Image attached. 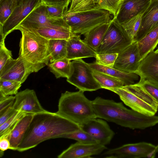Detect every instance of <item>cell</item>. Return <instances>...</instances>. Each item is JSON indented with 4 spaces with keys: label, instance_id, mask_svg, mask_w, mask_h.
<instances>
[{
    "label": "cell",
    "instance_id": "obj_1",
    "mask_svg": "<svg viewBox=\"0 0 158 158\" xmlns=\"http://www.w3.org/2000/svg\"><path fill=\"white\" fill-rule=\"evenodd\" d=\"M80 129V126L56 112L47 111L33 114L17 151L23 152L48 139Z\"/></svg>",
    "mask_w": 158,
    "mask_h": 158
},
{
    "label": "cell",
    "instance_id": "obj_2",
    "mask_svg": "<svg viewBox=\"0 0 158 158\" xmlns=\"http://www.w3.org/2000/svg\"><path fill=\"white\" fill-rule=\"evenodd\" d=\"M92 102L97 118L122 127L143 130L158 124V116H148L128 109L122 102L98 96Z\"/></svg>",
    "mask_w": 158,
    "mask_h": 158
},
{
    "label": "cell",
    "instance_id": "obj_3",
    "mask_svg": "<svg viewBox=\"0 0 158 158\" xmlns=\"http://www.w3.org/2000/svg\"><path fill=\"white\" fill-rule=\"evenodd\" d=\"M15 30L22 33L19 55L31 73L37 72L48 65L49 40L21 26Z\"/></svg>",
    "mask_w": 158,
    "mask_h": 158
},
{
    "label": "cell",
    "instance_id": "obj_4",
    "mask_svg": "<svg viewBox=\"0 0 158 158\" xmlns=\"http://www.w3.org/2000/svg\"><path fill=\"white\" fill-rule=\"evenodd\" d=\"M81 90L66 91L59 99L56 113L80 126L88 120L97 117L92 101L88 99Z\"/></svg>",
    "mask_w": 158,
    "mask_h": 158
},
{
    "label": "cell",
    "instance_id": "obj_5",
    "mask_svg": "<svg viewBox=\"0 0 158 158\" xmlns=\"http://www.w3.org/2000/svg\"><path fill=\"white\" fill-rule=\"evenodd\" d=\"M108 90L116 94L126 105L139 113L152 116L158 110L156 102L138 83Z\"/></svg>",
    "mask_w": 158,
    "mask_h": 158
},
{
    "label": "cell",
    "instance_id": "obj_6",
    "mask_svg": "<svg viewBox=\"0 0 158 158\" xmlns=\"http://www.w3.org/2000/svg\"><path fill=\"white\" fill-rule=\"evenodd\" d=\"M110 13L106 10L94 8L74 12L64 11L63 18L75 35H85L95 27L111 20Z\"/></svg>",
    "mask_w": 158,
    "mask_h": 158
},
{
    "label": "cell",
    "instance_id": "obj_7",
    "mask_svg": "<svg viewBox=\"0 0 158 158\" xmlns=\"http://www.w3.org/2000/svg\"><path fill=\"white\" fill-rule=\"evenodd\" d=\"M133 41L121 25L113 19L96 52L97 53H118Z\"/></svg>",
    "mask_w": 158,
    "mask_h": 158
},
{
    "label": "cell",
    "instance_id": "obj_8",
    "mask_svg": "<svg viewBox=\"0 0 158 158\" xmlns=\"http://www.w3.org/2000/svg\"><path fill=\"white\" fill-rule=\"evenodd\" d=\"M72 71L67 81L84 92L95 91L102 88L94 77L93 70L88 63L82 59L73 60L71 62Z\"/></svg>",
    "mask_w": 158,
    "mask_h": 158
},
{
    "label": "cell",
    "instance_id": "obj_9",
    "mask_svg": "<svg viewBox=\"0 0 158 158\" xmlns=\"http://www.w3.org/2000/svg\"><path fill=\"white\" fill-rule=\"evenodd\" d=\"M158 152V146L146 142L128 143L111 149L102 154L106 158H153Z\"/></svg>",
    "mask_w": 158,
    "mask_h": 158
},
{
    "label": "cell",
    "instance_id": "obj_10",
    "mask_svg": "<svg viewBox=\"0 0 158 158\" xmlns=\"http://www.w3.org/2000/svg\"><path fill=\"white\" fill-rule=\"evenodd\" d=\"M43 3L41 0H23L15 7L12 14L2 25H0L1 40L18 26L35 8Z\"/></svg>",
    "mask_w": 158,
    "mask_h": 158
},
{
    "label": "cell",
    "instance_id": "obj_11",
    "mask_svg": "<svg viewBox=\"0 0 158 158\" xmlns=\"http://www.w3.org/2000/svg\"><path fill=\"white\" fill-rule=\"evenodd\" d=\"M68 25L63 18L52 17L48 13L42 3L33 10L19 26L27 29L52 26Z\"/></svg>",
    "mask_w": 158,
    "mask_h": 158
},
{
    "label": "cell",
    "instance_id": "obj_12",
    "mask_svg": "<svg viewBox=\"0 0 158 158\" xmlns=\"http://www.w3.org/2000/svg\"><path fill=\"white\" fill-rule=\"evenodd\" d=\"M142 60L137 41H133L118 53L113 67L124 72L135 73Z\"/></svg>",
    "mask_w": 158,
    "mask_h": 158
},
{
    "label": "cell",
    "instance_id": "obj_13",
    "mask_svg": "<svg viewBox=\"0 0 158 158\" xmlns=\"http://www.w3.org/2000/svg\"><path fill=\"white\" fill-rule=\"evenodd\" d=\"M97 142L106 146L110 143L115 133L105 121L97 118L91 119L80 126Z\"/></svg>",
    "mask_w": 158,
    "mask_h": 158
},
{
    "label": "cell",
    "instance_id": "obj_14",
    "mask_svg": "<svg viewBox=\"0 0 158 158\" xmlns=\"http://www.w3.org/2000/svg\"><path fill=\"white\" fill-rule=\"evenodd\" d=\"M15 96L13 107L17 111L35 114L47 111L41 105L34 90L27 89L18 92Z\"/></svg>",
    "mask_w": 158,
    "mask_h": 158
},
{
    "label": "cell",
    "instance_id": "obj_15",
    "mask_svg": "<svg viewBox=\"0 0 158 158\" xmlns=\"http://www.w3.org/2000/svg\"><path fill=\"white\" fill-rule=\"evenodd\" d=\"M98 143H85L77 142L71 144L57 156L58 158H88L98 155L106 149Z\"/></svg>",
    "mask_w": 158,
    "mask_h": 158
},
{
    "label": "cell",
    "instance_id": "obj_16",
    "mask_svg": "<svg viewBox=\"0 0 158 158\" xmlns=\"http://www.w3.org/2000/svg\"><path fill=\"white\" fill-rule=\"evenodd\" d=\"M31 73L19 55L16 59L12 57L0 70V79L15 81L23 83Z\"/></svg>",
    "mask_w": 158,
    "mask_h": 158
},
{
    "label": "cell",
    "instance_id": "obj_17",
    "mask_svg": "<svg viewBox=\"0 0 158 158\" xmlns=\"http://www.w3.org/2000/svg\"><path fill=\"white\" fill-rule=\"evenodd\" d=\"M151 0H123L115 18L121 24L131 18L143 13L149 5Z\"/></svg>",
    "mask_w": 158,
    "mask_h": 158
},
{
    "label": "cell",
    "instance_id": "obj_18",
    "mask_svg": "<svg viewBox=\"0 0 158 158\" xmlns=\"http://www.w3.org/2000/svg\"><path fill=\"white\" fill-rule=\"evenodd\" d=\"M139 81H146L158 85V53L154 51L148 53L141 60L135 73Z\"/></svg>",
    "mask_w": 158,
    "mask_h": 158
},
{
    "label": "cell",
    "instance_id": "obj_19",
    "mask_svg": "<svg viewBox=\"0 0 158 158\" xmlns=\"http://www.w3.org/2000/svg\"><path fill=\"white\" fill-rule=\"evenodd\" d=\"M66 57L70 60L94 57L96 52L81 40L79 35H74L67 40Z\"/></svg>",
    "mask_w": 158,
    "mask_h": 158
},
{
    "label": "cell",
    "instance_id": "obj_20",
    "mask_svg": "<svg viewBox=\"0 0 158 158\" xmlns=\"http://www.w3.org/2000/svg\"><path fill=\"white\" fill-rule=\"evenodd\" d=\"M158 26V0H151L142 14L139 29L133 41H138Z\"/></svg>",
    "mask_w": 158,
    "mask_h": 158
},
{
    "label": "cell",
    "instance_id": "obj_21",
    "mask_svg": "<svg viewBox=\"0 0 158 158\" xmlns=\"http://www.w3.org/2000/svg\"><path fill=\"white\" fill-rule=\"evenodd\" d=\"M33 114H25L18 120L9 134L0 136L8 138L10 143V149L17 150L29 126Z\"/></svg>",
    "mask_w": 158,
    "mask_h": 158
},
{
    "label": "cell",
    "instance_id": "obj_22",
    "mask_svg": "<svg viewBox=\"0 0 158 158\" xmlns=\"http://www.w3.org/2000/svg\"><path fill=\"white\" fill-rule=\"evenodd\" d=\"M88 64L94 71L103 73L119 79L124 83V86L135 83V81H138L140 77L136 73L124 72L113 67L101 65L96 61Z\"/></svg>",
    "mask_w": 158,
    "mask_h": 158
},
{
    "label": "cell",
    "instance_id": "obj_23",
    "mask_svg": "<svg viewBox=\"0 0 158 158\" xmlns=\"http://www.w3.org/2000/svg\"><path fill=\"white\" fill-rule=\"evenodd\" d=\"M27 29L49 40H68L75 35L72 32L68 25L48 26Z\"/></svg>",
    "mask_w": 158,
    "mask_h": 158
},
{
    "label": "cell",
    "instance_id": "obj_24",
    "mask_svg": "<svg viewBox=\"0 0 158 158\" xmlns=\"http://www.w3.org/2000/svg\"><path fill=\"white\" fill-rule=\"evenodd\" d=\"M140 57L142 60L153 51L158 44V26L137 41Z\"/></svg>",
    "mask_w": 158,
    "mask_h": 158
},
{
    "label": "cell",
    "instance_id": "obj_25",
    "mask_svg": "<svg viewBox=\"0 0 158 158\" xmlns=\"http://www.w3.org/2000/svg\"><path fill=\"white\" fill-rule=\"evenodd\" d=\"M110 22L100 25L84 35L85 37L83 40L96 52L102 41Z\"/></svg>",
    "mask_w": 158,
    "mask_h": 158
},
{
    "label": "cell",
    "instance_id": "obj_26",
    "mask_svg": "<svg viewBox=\"0 0 158 158\" xmlns=\"http://www.w3.org/2000/svg\"><path fill=\"white\" fill-rule=\"evenodd\" d=\"M67 40V39L49 40L48 49L50 63L66 57Z\"/></svg>",
    "mask_w": 158,
    "mask_h": 158
},
{
    "label": "cell",
    "instance_id": "obj_27",
    "mask_svg": "<svg viewBox=\"0 0 158 158\" xmlns=\"http://www.w3.org/2000/svg\"><path fill=\"white\" fill-rule=\"evenodd\" d=\"M50 71L56 78H68L71 72L72 63L66 57L51 62L48 65Z\"/></svg>",
    "mask_w": 158,
    "mask_h": 158
},
{
    "label": "cell",
    "instance_id": "obj_28",
    "mask_svg": "<svg viewBox=\"0 0 158 158\" xmlns=\"http://www.w3.org/2000/svg\"><path fill=\"white\" fill-rule=\"evenodd\" d=\"M93 74L102 88L108 90L124 86V83L119 79L106 73L93 70Z\"/></svg>",
    "mask_w": 158,
    "mask_h": 158
},
{
    "label": "cell",
    "instance_id": "obj_29",
    "mask_svg": "<svg viewBox=\"0 0 158 158\" xmlns=\"http://www.w3.org/2000/svg\"><path fill=\"white\" fill-rule=\"evenodd\" d=\"M143 13L138 15L121 24L133 41L139 29Z\"/></svg>",
    "mask_w": 158,
    "mask_h": 158
},
{
    "label": "cell",
    "instance_id": "obj_30",
    "mask_svg": "<svg viewBox=\"0 0 158 158\" xmlns=\"http://www.w3.org/2000/svg\"><path fill=\"white\" fill-rule=\"evenodd\" d=\"M123 0H94L96 8L99 9L108 11L113 15V18L116 16Z\"/></svg>",
    "mask_w": 158,
    "mask_h": 158
},
{
    "label": "cell",
    "instance_id": "obj_31",
    "mask_svg": "<svg viewBox=\"0 0 158 158\" xmlns=\"http://www.w3.org/2000/svg\"><path fill=\"white\" fill-rule=\"evenodd\" d=\"M22 84L15 81L0 79V95H15L18 93Z\"/></svg>",
    "mask_w": 158,
    "mask_h": 158
},
{
    "label": "cell",
    "instance_id": "obj_32",
    "mask_svg": "<svg viewBox=\"0 0 158 158\" xmlns=\"http://www.w3.org/2000/svg\"><path fill=\"white\" fill-rule=\"evenodd\" d=\"M58 138H65L73 139L77 142L85 143H98L91 136L81 129L62 135Z\"/></svg>",
    "mask_w": 158,
    "mask_h": 158
},
{
    "label": "cell",
    "instance_id": "obj_33",
    "mask_svg": "<svg viewBox=\"0 0 158 158\" xmlns=\"http://www.w3.org/2000/svg\"><path fill=\"white\" fill-rule=\"evenodd\" d=\"M17 5L14 0H0V23L2 25L9 18Z\"/></svg>",
    "mask_w": 158,
    "mask_h": 158
},
{
    "label": "cell",
    "instance_id": "obj_34",
    "mask_svg": "<svg viewBox=\"0 0 158 158\" xmlns=\"http://www.w3.org/2000/svg\"><path fill=\"white\" fill-rule=\"evenodd\" d=\"M96 8L94 0H72L68 12H80Z\"/></svg>",
    "mask_w": 158,
    "mask_h": 158
},
{
    "label": "cell",
    "instance_id": "obj_35",
    "mask_svg": "<svg viewBox=\"0 0 158 158\" xmlns=\"http://www.w3.org/2000/svg\"><path fill=\"white\" fill-rule=\"evenodd\" d=\"M26 114L17 111L2 125H0V136L9 134L18 120Z\"/></svg>",
    "mask_w": 158,
    "mask_h": 158
},
{
    "label": "cell",
    "instance_id": "obj_36",
    "mask_svg": "<svg viewBox=\"0 0 158 158\" xmlns=\"http://www.w3.org/2000/svg\"><path fill=\"white\" fill-rule=\"evenodd\" d=\"M118 55V53H97L96 61L104 66L113 67Z\"/></svg>",
    "mask_w": 158,
    "mask_h": 158
},
{
    "label": "cell",
    "instance_id": "obj_37",
    "mask_svg": "<svg viewBox=\"0 0 158 158\" xmlns=\"http://www.w3.org/2000/svg\"><path fill=\"white\" fill-rule=\"evenodd\" d=\"M155 100L158 105V85L146 81L138 82Z\"/></svg>",
    "mask_w": 158,
    "mask_h": 158
},
{
    "label": "cell",
    "instance_id": "obj_38",
    "mask_svg": "<svg viewBox=\"0 0 158 158\" xmlns=\"http://www.w3.org/2000/svg\"><path fill=\"white\" fill-rule=\"evenodd\" d=\"M0 70H1L7 60L12 57L11 52L6 47L5 40H0Z\"/></svg>",
    "mask_w": 158,
    "mask_h": 158
},
{
    "label": "cell",
    "instance_id": "obj_39",
    "mask_svg": "<svg viewBox=\"0 0 158 158\" xmlns=\"http://www.w3.org/2000/svg\"><path fill=\"white\" fill-rule=\"evenodd\" d=\"M45 5L47 11L50 15L55 18H63L65 9L63 6L57 4Z\"/></svg>",
    "mask_w": 158,
    "mask_h": 158
},
{
    "label": "cell",
    "instance_id": "obj_40",
    "mask_svg": "<svg viewBox=\"0 0 158 158\" xmlns=\"http://www.w3.org/2000/svg\"><path fill=\"white\" fill-rule=\"evenodd\" d=\"M15 96L13 95L3 96L0 95V114L13 106Z\"/></svg>",
    "mask_w": 158,
    "mask_h": 158
},
{
    "label": "cell",
    "instance_id": "obj_41",
    "mask_svg": "<svg viewBox=\"0 0 158 158\" xmlns=\"http://www.w3.org/2000/svg\"><path fill=\"white\" fill-rule=\"evenodd\" d=\"M17 111L13 107H9L0 114V125H2Z\"/></svg>",
    "mask_w": 158,
    "mask_h": 158
},
{
    "label": "cell",
    "instance_id": "obj_42",
    "mask_svg": "<svg viewBox=\"0 0 158 158\" xmlns=\"http://www.w3.org/2000/svg\"><path fill=\"white\" fill-rule=\"evenodd\" d=\"M10 149V145L8 138L6 137H0V156L1 157L5 151Z\"/></svg>",
    "mask_w": 158,
    "mask_h": 158
},
{
    "label": "cell",
    "instance_id": "obj_43",
    "mask_svg": "<svg viewBox=\"0 0 158 158\" xmlns=\"http://www.w3.org/2000/svg\"><path fill=\"white\" fill-rule=\"evenodd\" d=\"M45 4L60 5L63 6L66 10L71 0H41Z\"/></svg>",
    "mask_w": 158,
    "mask_h": 158
},
{
    "label": "cell",
    "instance_id": "obj_44",
    "mask_svg": "<svg viewBox=\"0 0 158 158\" xmlns=\"http://www.w3.org/2000/svg\"><path fill=\"white\" fill-rule=\"evenodd\" d=\"M17 3V5H18L23 0H14Z\"/></svg>",
    "mask_w": 158,
    "mask_h": 158
},
{
    "label": "cell",
    "instance_id": "obj_45",
    "mask_svg": "<svg viewBox=\"0 0 158 158\" xmlns=\"http://www.w3.org/2000/svg\"><path fill=\"white\" fill-rule=\"evenodd\" d=\"M155 52L156 53H158V48Z\"/></svg>",
    "mask_w": 158,
    "mask_h": 158
}]
</instances>
